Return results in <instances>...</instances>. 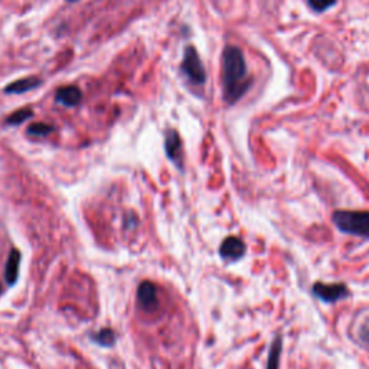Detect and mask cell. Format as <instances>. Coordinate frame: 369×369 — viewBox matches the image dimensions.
<instances>
[{"instance_id":"8","label":"cell","mask_w":369,"mask_h":369,"mask_svg":"<svg viewBox=\"0 0 369 369\" xmlns=\"http://www.w3.org/2000/svg\"><path fill=\"white\" fill-rule=\"evenodd\" d=\"M82 100V93L75 85H66L58 89L55 94V101L65 105V107H75Z\"/></svg>"},{"instance_id":"12","label":"cell","mask_w":369,"mask_h":369,"mask_svg":"<svg viewBox=\"0 0 369 369\" xmlns=\"http://www.w3.org/2000/svg\"><path fill=\"white\" fill-rule=\"evenodd\" d=\"M281 338L277 336L270 348V355H269V362H267V369H278L280 363V355H281Z\"/></svg>"},{"instance_id":"14","label":"cell","mask_w":369,"mask_h":369,"mask_svg":"<svg viewBox=\"0 0 369 369\" xmlns=\"http://www.w3.org/2000/svg\"><path fill=\"white\" fill-rule=\"evenodd\" d=\"M54 130H55L54 126H51V125H45V123H35V125H30L28 127V134L44 137V136L51 134Z\"/></svg>"},{"instance_id":"6","label":"cell","mask_w":369,"mask_h":369,"mask_svg":"<svg viewBox=\"0 0 369 369\" xmlns=\"http://www.w3.org/2000/svg\"><path fill=\"white\" fill-rule=\"evenodd\" d=\"M245 251H247V247L238 237L225 238L219 247V255L225 261H237L245 255Z\"/></svg>"},{"instance_id":"16","label":"cell","mask_w":369,"mask_h":369,"mask_svg":"<svg viewBox=\"0 0 369 369\" xmlns=\"http://www.w3.org/2000/svg\"><path fill=\"white\" fill-rule=\"evenodd\" d=\"M68 2H78V0H68Z\"/></svg>"},{"instance_id":"13","label":"cell","mask_w":369,"mask_h":369,"mask_svg":"<svg viewBox=\"0 0 369 369\" xmlns=\"http://www.w3.org/2000/svg\"><path fill=\"white\" fill-rule=\"evenodd\" d=\"M33 116V111L30 109H22V110H17L15 113H12L8 118H6V125L10 126H19L22 125L24 121L29 120Z\"/></svg>"},{"instance_id":"7","label":"cell","mask_w":369,"mask_h":369,"mask_svg":"<svg viewBox=\"0 0 369 369\" xmlns=\"http://www.w3.org/2000/svg\"><path fill=\"white\" fill-rule=\"evenodd\" d=\"M137 300L138 305L142 306V309L152 312L159 305V300H157V291L153 283L150 281H143L142 285L137 289Z\"/></svg>"},{"instance_id":"1","label":"cell","mask_w":369,"mask_h":369,"mask_svg":"<svg viewBox=\"0 0 369 369\" xmlns=\"http://www.w3.org/2000/svg\"><path fill=\"white\" fill-rule=\"evenodd\" d=\"M222 85L224 100L228 104H234L241 100L251 87L242 51L233 45L226 46L222 52Z\"/></svg>"},{"instance_id":"11","label":"cell","mask_w":369,"mask_h":369,"mask_svg":"<svg viewBox=\"0 0 369 369\" xmlns=\"http://www.w3.org/2000/svg\"><path fill=\"white\" fill-rule=\"evenodd\" d=\"M93 342L98 343L100 346H104V348H110L116 343V333L111 330V329H101L98 333H94V335L91 336Z\"/></svg>"},{"instance_id":"10","label":"cell","mask_w":369,"mask_h":369,"mask_svg":"<svg viewBox=\"0 0 369 369\" xmlns=\"http://www.w3.org/2000/svg\"><path fill=\"white\" fill-rule=\"evenodd\" d=\"M19 264H21V253L17 250H12L6 264V280L9 286H13L16 283L17 277H19Z\"/></svg>"},{"instance_id":"15","label":"cell","mask_w":369,"mask_h":369,"mask_svg":"<svg viewBox=\"0 0 369 369\" xmlns=\"http://www.w3.org/2000/svg\"><path fill=\"white\" fill-rule=\"evenodd\" d=\"M335 3H336V0H309V6L314 12H319V13L332 8Z\"/></svg>"},{"instance_id":"3","label":"cell","mask_w":369,"mask_h":369,"mask_svg":"<svg viewBox=\"0 0 369 369\" xmlns=\"http://www.w3.org/2000/svg\"><path fill=\"white\" fill-rule=\"evenodd\" d=\"M181 69H182V73L185 74V77L192 84L201 85V84H204L206 81L205 69H204L202 61H201V58L198 55V51L195 49V46H192V45L186 46Z\"/></svg>"},{"instance_id":"5","label":"cell","mask_w":369,"mask_h":369,"mask_svg":"<svg viewBox=\"0 0 369 369\" xmlns=\"http://www.w3.org/2000/svg\"><path fill=\"white\" fill-rule=\"evenodd\" d=\"M165 152L169 157V161L174 163L179 170L183 169V150H182V140L177 130L169 129L165 136Z\"/></svg>"},{"instance_id":"2","label":"cell","mask_w":369,"mask_h":369,"mask_svg":"<svg viewBox=\"0 0 369 369\" xmlns=\"http://www.w3.org/2000/svg\"><path fill=\"white\" fill-rule=\"evenodd\" d=\"M332 219L341 233L369 240L368 210H336Z\"/></svg>"},{"instance_id":"17","label":"cell","mask_w":369,"mask_h":369,"mask_svg":"<svg viewBox=\"0 0 369 369\" xmlns=\"http://www.w3.org/2000/svg\"><path fill=\"white\" fill-rule=\"evenodd\" d=\"M0 293H2V286H0Z\"/></svg>"},{"instance_id":"9","label":"cell","mask_w":369,"mask_h":369,"mask_svg":"<svg viewBox=\"0 0 369 369\" xmlns=\"http://www.w3.org/2000/svg\"><path fill=\"white\" fill-rule=\"evenodd\" d=\"M41 84H42V81L39 78H35V77L17 80V81H15L6 87L5 93L6 94H24V93H28L30 90L38 89Z\"/></svg>"},{"instance_id":"4","label":"cell","mask_w":369,"mask_h":369,"mask_svg":"<svg viewBox=\"0 0 369 369\" xmlns=\"http://www.w3.org/2000/svg\"><path fill=\"white\" fill-rule=\"evenodd\" d=\"M312 293L316 298H319L323 303H336L342 298L349 296V290L345 285H325V283H316L312 289Z\"/></svg>"}]
</instances>
